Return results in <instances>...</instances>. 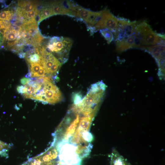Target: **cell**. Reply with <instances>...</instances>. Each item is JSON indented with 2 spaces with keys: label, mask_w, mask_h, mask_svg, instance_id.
Instances as JSON below:
<instances>
[{
  "label": "cell",
  "mask_w": 165,
  "mask_h": 165,
  "mask_svg": "<svg viewBox=\"0 0 165 165\" xmlns=\"http://www.w3.org/2000/svg\"><path fill=\"white\" fill-rule=\"evenodd\" d=\"M72 106L53 134V142L75 148L80 156L90 153L93 139L90 132L95 114H87Z\"/></svg>",
  "instance_id": "1"
},
{
  "label": "cell",
  "mask_w": 165,
  "mask_h": 165,
  "mask_svg": "<svg viewBox=\"0 0 165 165\" xmlns=\"http://www.w3.org/2000/svg\"><path fill=\"white\" fill-rule=\"evenodd\" d=\"M135 48L143 50L145 47L157 44L165 40V35L155 32L146 21L142 20L134 34Z\"/></svg>",
  "instance_id": "2"
},
{
  "label": "cell",
  "mask_w": 165,
  "mask_h": 165,
  "mask_svg": "<svg viewBox=\"0 0 165 165\" xmlns=\"http://www.w3.org/2000/svg\"><path fill=\"white\" fill-rule=\"evenodd\" d=\"M56 148L51 145L46 151L28 159L21 165H59Z\"/></svg>",
  "instance_id": "3"
},
{
  "label": "cell",
  "mask_w": 165,
  "mask_h": 165,
  "mask_svg": "<svg viewBox=\"0 0 165 165\" xmlns=\"http://www.w3.org/2000/svg\"><path fill=\"white\" fill-rule=\"evenodd\" d=\"M101 16L94 29L96 32L97 31L106 29L114 33L118 30L120 27L119 16H116L107 8L102 10Z\"/></svg>",
  "instance_id": "4"
},
{
  "label": "cell",
  "mask_w": 165,
  "mask_h": 165,
  "mask_svg": "<svg viewBox=\"0 0 165 165\" xmlns=\"http://www.w3.org/2000/svg\"><path fill=\"white\" fill-rule=\"evenodd\" d=\"M72 44V41L70 38L53 37L50 38L47 48L52 52L67 56Z\"/></svg>",
  "instance_id": "5"
},
{
  "label": "cell",
  "mask_w": 165,
  "mask_h": 165,
  "mask_svg": "<svg viewBox=\"0 0 165 165\" xmlns=\"http://www.w3.org/2000/svg\"><path fill=\"white\" fill-rule=\"evenodd\" d=\"M143 50L149 53L154 58L161 70L164 69L165 40L156 45L145 47Z\"/></svg>",
  "instance_id": "6"
},
{
  "label": "cell",
  "mask_w": 165,
  "mask_h": 165,
  "mask_svg": "<svg viewBox=\"0 0 165 165\" xmlns=\"http://www.w3.org/2000/svg\"><path fill=\"white\" fill-rule=\"evenodd\" d=\"M141 21H130L128 24L112 33L115 42L119 41L134 34L136 27Z\"/></svg>",
  "instance_id": "7"
},
{
  "label": "cell",
  "mask_w": 165,
  "mask_h": 165,
  "mask_svg": "<svg viewBox=\"0 0 165 165\" xmlns=\"http://www.w3.org/2000/svg\"><path fill=\"white\" fill-rule=\"evenodd\" d=\"M48 82L44 83V92L41 95H44L45 96L47 104H54L60 101L62 99V97L59 90L55 85L51 88L49 87L48 86Z\"/></svg>",
  "instance_id": "8"
},
{
  "label": "cell",
  "mask_w": 165,
  "mask_h": 165,
  "mask_svg": "<svg viewBox=\"0 0 165 165\" xmlns=\"http://www.w3.org/2000/svg\"><path fill=\"white\" fill-rule=\"evenodd\" d=\"M3 35L2 43H5L6 46L9 47L18 42L21 38L19 32L10 27L5 30Z\"/></svg>",
  "instance_id": "9"
},
{
  "label": "cell",
  "mask_w": 165,
  "mask_h": 165,
  "mask_svg": "<svg viewBox=\"0 0 165 165\" xmlns=\"http://www.w3.org/2000/svg\"><path fill=\"white\" fill-rule=\"evenodd\" d=\"M116 50L121 53L128 49L135 48V38L134 34L121 40L115 42Z\"/></svg>",
  "instance_id": "10"
},
{
  "label": "cell",
  "mask_w": 165,
  "mask_h": 165,
  "mask_svg": "<svg viewBox=\"0 0 165 165\" xmlns=\"http://www.w3.org/2000/svg\"><path fill=\"white\" fill-rule=\"evenodd\" d=\"M37 4L35 2L21 1L18 2L17 14L26 13L33 10L36 8Z\"/></svg>",
  "instance_id": "11"
},
{
  "label": "cell",
  "mask_w": 165,
  "mask_h": 165,
  "mask_svg": "<svg viewBox=\"0 0 165 165\" xmlns=\"http://www.w3.org/2000/svg\"><path fill=\"white\" fill-rule=\"evenodd\" d=\"M110 165H131L116 149H113L111 155Z\"/></svg>",
  "instance_id": "12"
},
{
  "label": "cell",
  "mask_w": 165,
  "mask_h": 165,
  "mask_svg": "<svg viewBox=\"0 0 165 165\" xmlns=\"http://www.w3.org/2000/svg\"><path fill=\"white\" fill-rule=\"evenodd\" d=\"M38 15L39 19L38 21V23H40L46 18L54 15L49 4H47L46 6L43 7L40 11H39Z\"/></svg>",
  "instance_id": "13"
},
{
  "label": "cell",
  "mask_w": 165,
  "mask_h": 165,
  "mask_svg": "<svg viewBox=\"0 0 165 165\" xmlns=\"http://www.w3.org/2000/svg\"><path fill=\"white\" fill-rule=\"evenodd\" d=\"M32 81L31 79L29 82L25 85L26 87V91L23 95V97L25 98L32 99L34 97L35 94L38 91L33 85Z\"/></svg>",
  "instance_id": "14"
},
{
  "label": "cell",
  "mask_w": 165,
  "mask_h": 165,
  "mask_svg": "<svg viewBox=\"0 0 165 165\" xmlns=\"http://www.w3.org/2000/svg\"><path fill=\"white\" fill-rule=\"evenodd\" d=\"M99 31L101 34L107 41L108 44H109L114 40L113 34L111 31L106 29H101Z\"/></svg>",
  "instance_id": "15"
},
{
  "label": "cell",
  "mask_w": 165,
  "mask_h": 165,
  "mask_svg": "<svg viewBox=\"0 0 165 165\" xmlns=\"http://www.w3.org/2000/svg\"><path fill=\"white\" fill-rule=\"evenodd\" d=\"M27 60L29 64L39 63L40 55L37 53L33 54L31 53L27 57Z\"/></svg>",
  "instance_id": "16"
},
{
  "label": "cell",
  "mask_w": 165,
  "mask_h": 165,
  "mask_svg": "<svg viewBox=\"0 0 165 165\" xmlns=\"http://www.w3.org/2000/svg\"><path fill=\"white\" fill-rule=\"evenodd\" d=\"M13 16V13L12 11L4 10L0 13V20L3 21H9Z\"/></svg>",
  "instance_id": "17"
},
{
  "label": "cell",
  "mask_w": 165,
  "mask_h": 165,
  "mask_svg": "<svg viewBox=\"0 0 165 165\" xmlns=\"http://www.w3.org/2000/svg\"><path fill=\"white\" fill-rule=\"evenodd\" d=\"M30 73L31 74V77L33 75L36 74L39 70L42 67L39 63H30Z\"/></svg>",
  "instance_id": "18"
},
{
  "label": "cell",
  "mask_w": 165,
  "mask_h": 165,
  "mask_svg": "<svg viewBox=\"0 0 165 165\" xmlns=\"http://www.w3.org/2000/svg\"><path fill=\"white\" fill-rule=\"evenodd\" d=\"M62 63L59 61L55 62L51 67L49 70V74L53 75L57 72L59 68Z\"/></svg>",
  "instance_id": "19"
},
{
  "label": "cell",
  "mask_w": 165,
  "mask_h": 165,
  "mask_svg": "<svg viewBox=\"0 0 165 165\" xmlns=\"http://www.w3.org/2000/svg\"><path fill=\"white\" fill-rule=\"evenodd\" d=\"M9 147L8 145L0 141V155L6 156Z\"/></svg>",
  "instance_id": "20"
},
{
  "label": "cell",
  "mask_w": 165,
  "mask_h": 165,
  "mask_svg": "<svg viewBox=\"0 0 165 165\" xmlns=\"http://www.w3.org/2000/svg\"><path fill=\"white\" fill-rule=\"evenodd\" d=\"M10 24L8 22L0 20V31L6 29L10 27Z\"/></svg>",
  "instance_id": "21"
},
{
  "label": "cell",
  "mask_w": 165,
  "mask_h": 165,
  "mask_svg": "<svg viewBox=\"0 0 165 165\" xmlns=\"http://www.w3.org/2000/svg\"><path fill=\"white\" fill-rule=\"evenodd\" d=\"M46 74L47 73L45 70L42 67L36 74L33 75L32 78L43 77L45 76Z\"/></svg>",
  "instance_id": "22"
},
{
  "label": "cell",
  "mask_w": 165,
  "mask_h": 165,
  "mask_svg": "<svg viewBox=\"0 0 165 165\" xmlns=\"http://www.w3.org/2000/svg\"><path fill=\"white\" fill-rule=\"evenodd\" d=\"M17 90L19 93L23 95L26 93V87L25 86H19L17 87Z\"/></svg>",
  "instance_id": "23"
},
{
  "label": "cell",
  "mask_w": 165,
  "mask_h": 165,
  "mask_svg": "<svg viewBox=\"0 0 165 165\" xmlns=\"http://www.w3.org/2000/svg\"><path fill=\"white\" fill-rule=\"evenodd\" d=\"M31 79L27 78H23L21 79V83L23 85H25L27 84L30 80Z\"/></svg>",
  "instance_id": "24"
}]
</instances>
